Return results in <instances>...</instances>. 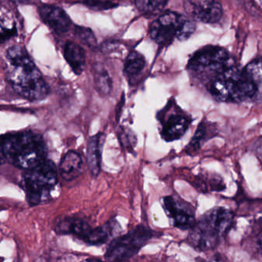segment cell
Here are the masks:
<instances>
[{"label": "cell", "instance_id": "cell-1", "mask_svg": "<svg viewBox=\"0 0 262 262\" xmlns=\"http://www.w3.org/2000/svg\"><path fill=\"white\" fill-rule=\"evenodd\" d=\"M7 82L21 97L40 101L50 93L48 85L25 48L15 45L7 50Z\"/></svg>", "mask_w": 262, "mask_h": 262}, {"label": "cell", "instance_id": "cell-2", "mask_svg": "<svg viewBox=\"0 0 262 262\" xmlns=\"http://www.w3.org/2000/svg\"><path fill=\"white\" fill-rule=\"evenodd\" d=\"M1 155L8 163L29 170L47 160L43 136L33 130L8 133L1 136Z\"/></svg>", "mask_w": 262, "mask_h": 262}, {"label": "cell", "instance_id": "cell-3", "mask_svg": "<svg viewBox=\"0 0 262 262\" xmlns=\"http://www.w3.org/2000/svg\"><path fill=\"white\" fill-rule=\"evenodd\" d=\"M233 222L234 214L231 211L224 208H214L192 227L190 243L199 251L212 249L228 232Z\"/></svg>", "mask_w": 262, "mask_h": 262}, {"label": "cell", "instance_id": "cell-4", "mask_svg": "<svg viewBox=\"0 0 262 262\" xmlns=\"http://www.w3.org/2000/svg\"><path fill=\"white\" fill-rule=\"evenodd\" d=\"M57 182V168L53 161L47 159L35 168L26 170L22 187L29 205L36 206L48 201Z\"/></svg>", "mask_w": 262, "mask_h": 262}, {"label": "cell", "instance_id": "cell-5", "mask_svg": "<svg viewBox=\"0 0 262 262\" xmlns=\"http://www.w3.org/2000/svg\"><path fill=\"white\" fill-rule=\"evenodd\" d=\"M195 30L192 21L173 12L161 15L150 27V36L162 47L170 45L174 39H188Z\"/></svg>", "mask_w": 262, "mask_h": 262}, {"label": "cell", "instance_id": "cell-6", "mask_svg": "<svg viewBox=\"0 0 262 262\" xmlns=\"http://www.w3.org/2000/svg\"><path fill=\"white\" fill-rule=\"evenodd\" d=\"M154 231L148 227L138 225L124 235L110 242L105 253L108 260H127L138 254L153 237Z\"/></svg>", "mask_w": 262, "mask_h": 262}, {"label": "cell", "instance_id": "cell-7", "mask_svg": "<svg viewBox=\"0 0 262 262\" xmlns=\"http://www.w3.org/2000/svg\"><path fill=\"white\" fill-rule=\"evenodd\" d=\"M234 62L225 49L209 46L193 55L188 62V69L196 74L205 75L208 79Z\"/></svg>", "mask_w": 262, "mask_h": 262}, {"label": "cell", "instance_id": "cell-8", "mask_svg": "<svg viewBox=\"0 0 262 262\" xmlns=\"http://www.w3.org/2000/svg\"><path fill=\"white\" fill-rule=\"evenodd\" d=\"M158 119L161 125V136L168 142L181 139L192 122L189 116L171 102L158 114Z\"/></svg>", "mask_w": 262, "mask_h": 262}, {"label": "cell", "instance_id": "cell-9", "mask_svg": "<svg viewBox=\"0 0 262 262\" xmlns=\"http://www.w3.org/2000/svg\"><path fill=\"white\" fill-rule=\"evenodd\" d=\"M185 8L192 17L205 24H215L223 15L217 0H185Z\"/></svg>", "mask_w": 262, "mask_h": 262}, {"label": "cell", "instance_id": "cell-10", "mask_svg": "<svg viewBox=\"0 0 262 262\" xmlns=\"http://www.w3.org/2000/svg\"><path fill=\"white\" fill-rule=\"evenodd\" d=\"M163 206L173 225L180 229H189L195 225L194 213L190 207L173 196L163 198Z\"/></svg>", "mask_w": 262, "mask_h": 262}, {"label": "cell", "instance_id": "cell-11", "mask_svg": "<svg viewBox=\"0 0 262 262\" xmlns=\"http://www.w3.org/2000/svg\"><path fill=\"white\" fill-rule=\"evenodd\" d=\"M41 19L50 28L59 33H65L71 27V19L62 9L52 5H42L39 8Z\"/></svg>", "mask_w": 262, "mask_h": 262}, {"label": "cell", "instance_id": "cell-12", "mask_svg": "<svg viewBox=\"0 0 262 262\" xmlns=\"http://www.w3.org/2000/svg\"><path fill=\"white\" fill-rule=\"evenodd\" d=\"M105 136L99 133L92 136L87 142L86 162L91 176L98 177L102 169V156Z\"/></svg>", "mask_w": 262, "mask_h": 262}, {"label": "cell", "instance_id": "cell-13", "mask_svg": "<svg viewBox=\"0 0 262 262\" xmlns=\"http://www.w3.org/2000/svg\"><path fill=\"white\" fill-rule=\"evenodd\" d=\"M82 159L75 151H70L62 158L59 165L61 177L65 181H73L79 177L82 171Z\"/></svg>", "mask_w": 262, "mask_h": 262}, {"label": "cell", "instance_id": "cell-14", "mask_svg": "<svg viewBox=\"0 0 262 262\" xmlns=\"http://www.w3.org/2000/svg\"><path fill=\"white\" fill-rule=\"evenodd\" d=\"M64 57L75 74H82L85 67V53L81 46L68 41L64 47Z\"/></svg>", "mask_w": 262, "mask_h": 262}, {"label": "cell", "instance_id": "cell-15", "mask_svg": "<svg viewBox=\"0 0 262 262\" xmlns=\"http://www.w3.org/2000/svg\"><path fill=\"white\" fill-rule=\"evenodd\" d=\"M118 226L119 224L113 219L105 225L92 228L83 242L93 245H103L110 240Z\"/></svg>", "mask_w": 262, "mask_h": 262}, {"label": "cell", "instance_id": "cell-16", "mask_svg": "<svg viewBox=\"0 0 262 262\" xmlns=\"http://www.w3.org/2000/svg\"><path fill=\"white\" fill-rule=\"evenodd\" d=\"M214 133H215V130L212 126V124L208 122H201L195 134L188 144L187 152L197 151L208 139L214 136Z\"/></svg>", "mask_w": 262, "mask_h": 262}, {"label": "cell", "instance_id": "cell-17", "mask_svg": "<svg viewBox=\"0 0 262 262\" xmlns=\"http://www.w3.org/2000/svg\"><path fill=\"white\" fill-rule=\"evenodd\" d=\"M93 76L95 85L99 94L108 96L113 89V82L106 69L100 63L93 65Z\"/></svg>", "mask_w": 262, "mask_h": 262}, {"label": "cell", "instance_id": "cell-18", "mask_svg": "<svg viewBox=\"0 0 262 262\" xmlns=\"http://www.w3.org/2000/svg\"><path fill=\"white\" fill-rule=\"evenodd\" d=\"M145 67V59L144 56L136 51H132L125 59L124 66V73L128 80L133 79L142 73Z\"/></svg>", "mask_w": 262, "mask_h": 262}, {"label": "cell", "instance_id": "cell-19", "mask_svg": "<svg viewBox=\"0 0 262 262\" xmlns=\"http://www.w3.org/2000/svg\"><path fill=\"white\" fill-rule=\"evenodd\" d=\"M169 0H136V6L142 14L156 16L165 8Z\"/></svg>", "mask_w": 262, "mask_h": 262}, {"label": "cell", "instance_id": "cell-20", "mask_svg": "<svg viewBox=\"0 0 262 262\" xmlns=\"http://www.w3.org/2000/svg\"><path fill=\"white\" fill-rule=\"evenodd\" d=\"M245 70L257 86L260 99H262V58L251 61Z\"/></svg>", "mask_w": 262, "mask_h": 262}, {"label": "cell", "instance_id": "cell-21", "mask_svg": "<svg viewBox=\"0 0 262 262\" xmlns=\"http://www.w3.org/2000/svg\"><path fill=\"white\" fill-rule=\"evenodd\" d=\"M75 33L82 43L92 50L97 48V41L93 32L90 28L83 27H75Z\"/></svg>", "mask_w": 262, "mask_h": 262}, {"label": "cell", "instance_id": "cell-22", "mask_svg": "<svg viewBox=\"0 0 262 262\" xmlns=\"http://www.w3.org/2000/svg\"><path fill=\"white\" fill-rule=\"evenodd\" d=\"M82 4L95 11L110 10L118 7L117 4L110 0H84Z\"/></svg>", "mask_w": 262, "mask_h": 262}, {"label": "cell", "instance_id": "cell-23", "mask_svg": "<svg viewBox=\"0 0 262 262\" xmlns=\"http://www.w3.org/2000/svg\"><path fill=\"white\" fill-rule=\"evenodd\" d=\"M119 141L124 148L129 150H133L136 144V136L130 129L122 128V132L119 133Z\"/></svg>", "mask_w": 262, "mask_h": 262}, {"label": "cell", "instance_id": "cell-24", "mask_svg": "<svg viewBox=\"0 0 262 262\" xmlns=\"http://www.w3.org/2000/svg\"><path fill=\"white\" fill-rule=\"evenodd\" d=\"M16 33V30L15 28L8 30L6 29L5 30L3 29L2 33H1V39H2V43L4 41L8 40L10 38L13 37Z\"/></svg>", "mask_w": 262, "mask_h": 262}, {"label": "cell", "instance_id": "cell-25", "mask_svg": "<svg viewBox=\"0 0 262 262\" xmlns=\"http://www.w3.org/2000/svg\"><path fill=\"white\" fill-rule=\"evenodd\" d=\"M255 246L256 248L262 253V227L255 234Z\"/></svg>", "mask_w": 262, "mask_h": 262}, {"label": "cell", "instance_id": "cell-26", "mask_svg": "<svg viewBox=\"0 0 262 262\" xmlns=\"http://www.w3.org/2000/svg\"><path fill=\"white\" fill-rule=\"evenodd\" d=\"M13 2H17V3H24L26 1H29V0H12Z\"/></svg>", "mask_w": 262, "mask_h": 262}]
</instances>
